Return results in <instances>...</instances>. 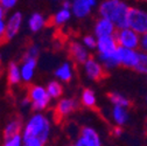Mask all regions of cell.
<instances>
[{"label": "cell", "mask_w": 147, "mask_h": 146, "mask_svg": "<svg viewBox=\"0 0 147 146\" xmlns=\"http://www.w3.org/2000/svg\"><path fill=\"white\" fill-rule=\"evenodd\" d=\"M130 8L131 7L124 0H104L99 5L98 12L100 18L111 20L117 29H121L128 27L127 16Z\"/></svg>", "instance_id": "obj_1"}, {"label": "cell", "mask_w": 147, "mask_h": 146, "mask_svg": "<svg viewBox=\"0 0 147 146\" xmlns=\"http://www.w3.org/2000/svg\"><path fill=\"white\" fill-rule=\"evenodd\" d=\"M51 131L50 120L41 112H36L29 117L22 129V138H38L47 144Z\"/></svg>", "instance_id": "obj_2"}, {"label": "cell", "mask_w": 147, "mask_h": 146, "mask_svg": "<svg viewBox=\"0 0 147 146\" xmlns=\"http://www.w3.org/2000/svg\"><path fill=\"white\" fill-rule=\"evenodd\" d=\"M28 97L32 101V109L36 112H41L48 107L51 97L49 96L47 88L42 85H32L28 91Z\"/></svg>", "instance_id": "obj_3"}, {"label": "cell", "mask_w": 147, "mask_h": 146, "mask_svg": "<svg viewBox=\"0 0 147 146\" xmlns=\"http://www.w3.org/2000/svg\"><path fill=\"white\" fill-rule=\"evenodd\" d=\"M128 28L133 29L139 35L147 33V12L139 7H131L127 16Z\"/></svg>", "instance_id": "obj_4"}, {"label": "cell", "mask_w": 147, "mask_h": 146, "mask_svg": "<svg viewBox=\"0 0 147 146\" xmlns=\"http://www.w3.org/2000/svg\"><path fill=\"white\" fill-rule=\"evenodd\" d=\"M116 39L119 45V47L124 48H130V49H139L140 48V41H141V35H139L137 32H134L131 28H121L117 29Z\"/></svg>", "instance_id": "obj_5"}, {"label": "cell", "mask_w": 147, "mask_h": 146, "mask_svg": "<svg viewBox=\"0 0 147 146\" xmlns=\"http://www.w3.org/2000/svg\"><path fill=\"white\" fill-rule=\"evenodd\" d=\"M83 68L86 77L91 81H99L105 76V68L98 59L89 57L83 64Z\"/></svg>", "instance_id": "obj_6"}, {"label": "cell", "mask_w": 147, "mask_h": 146, "mask_svg": "<svg viewBox=\"0 0 147 146\" xmlns=\"http://www.w3.org/2000/svg\"><path fill=\"white\" fill-rule=\"evenodd\" d=\"M117 54L120 61V66L125 68H130V69H134L137 67L139 61V55H140V51L138 49L118 47Z\"/></svg>", "instance_id": "obj_7"}, {"label": "cell", "mask_w": 147, "mask_h": 146, "mask_svg": "<svg viewBox=\"0 0 147 146\" xmlns=\"http://www.w3.org/2000/svg\"><path fill=\"white\" fill-rule=\"evenodd\" d=\"M97 5V0H72L71 12L77 19H84Z\"/></svg>", "instance_id": "obj_8"}, {"label": "cell", "mask_w": 147, "mask_h": 146, "mask_svg": "<svg viewBox=\"0 0 147 146\" xmlns=\"http://www.w3.org/2000/svg\"><path fill=\"white\" fill-rule=\"evenodd\" d=\"M118 42L115 35L111 36H102L97 38V53L98 55H111L117 53L118 50Z\"/></svg>", "instance_id": "obj_9"}, {"label": "cell", "mask_w": 147, "mask_h": 146, "mask_svg": "<svg viewBox=\"0 0 147 146\" xmlns=\"http://www.w3.org/2000/svg\"><path fill=\"white\" fill-rule=\"evenodd\" d=\"M24 16L20 12H14L6 21V33H5V39L12 40L14 36L19 33L21 26H22Z\"/></svg>", "instance_id": "obj_10"}, {"label": "cell", "mask_w": 147, "mask_h": 146, "mask_svg": "<svg viewBox=\"0 0 147 146\" xmlns=\"http://www.w3.org/2000/svg\"><path fill=\"white\" fill-rule=\"evenodd\" d=\"M117 32L116 25L109 19L105 18H99L95 24L94 33L97 38H102V36H111L115 35Z\"/></svg>", "instance_id": "obj_11"}, {"label": "cell", "mask_w": 147, "mask_h": 146, "mask_svg": "<svg viewBox=\"0 0 147 146\" xmlns=\"http://www.w3.org/2000/svg\"><path fill=\"white\" fill-rule=\"evenodd\" d=\"M69 51H70V55H71L72 60L80 64H84L85 61L90 57L89 56V49L82 42H78V41H74L70 43Z\"/></svg>", "instance_id": "obj_12"}, {"label": "cell", "mask_w": 147, "mask_h": 146, "mask_svg": "<svg viewBox=\"0 0 147 146\" xmlns=\"http://www.w3.org/2000/svg\"><path fill=\"white\" fill-rule=\"evenodd\" d=\"M80 137L88 146H103L102 138L96 129L91 126H83L80 132Z\"/></svg>", "instance_id": "obj_13"}, {"label": "cell", "mask_w": 147, "mask_h": 146, "mask_svg": "<svg viewBox=\"0 0 147 146\" xmlns=\"http://www.w3.org/2000/svg\"><path fill=\"white\" fill-rule=\"evenodd\" d=\"M78 107V102L74 98H61L56 105V115L60 118L68 117Z\"/></svg>", "instance_id": "obj_14"}, {"label": "cell", "mask_w": 147, "mask_h": 146, "mask_svg": "<svg viewBox=\"0 0 147 146\" xmlns=\"http://www.w3.org/2000/svg\"><path fill=\"white\" fill-rule=\"evenodd\" d=\"M36 62H38V59H32V57H25L24 56L22 63L20 66L21 77H22L24 82L28 83V82H30L33 80L35 68H36Z\"/></svg>", "instance_id": "obj_15"}, {"label": "cell", "mask_w": 147, "mask_h": 146, "mask_svg": "<svg viewBox=\"0 0 147 146\" xmlns=\"http://www.w3.org/2000/svg\"><path fill=\"white\" fill-rule=\"evenodd\" d=\"M111 118L117 126H123L127 124L128 119H130V114H128L127 107L113 105L111 110Z\"/></svg>", "instance_id": "obj_16"}, {"label": "cell", "mask_w": 147, "mask_h": 146, "mask_svg": "<svg viewBox=\"0 0 147 146\" xmlns=\"http://www.w3.org/2000/svg\"><path fill=\"white\" fill-rule=\"evenodd\" d=\"M46 18L41 14V13H33L29 19L27 21L28 28L30 29V32L33 33H38L39 30H41L45 26H46Z\"/></svg>", "instance_id": "obj_17"}, {"label": "cell", "mask_w": 147, "mask_h": 146, "mask_svg": "<svg viewBox=\"0 0 147 146\" xmlns=\"http://www.w3.org/2000/svg\"><path fill=\"white\" fill-rule=\"evenodd\" d=\"M55 76H56L61 82H69L74 76V70L69 62L62 63L56 70H55Z\"/></svg>", "instance_id": "obj_18"}, {"label": "cell", "mask_w": 147, "mask_h": 146, "mask_svg": "<svg viewBox=\"0 0 147 146\" xmlns=\"http://www.w3.org/2000/svg\"><path fill=\"white\" fill-rule=\"evenodd\" d=\"M7 80L8 83L12 85H15L18 83H20L22 81L21 77V69L20 66L15 63V62H11L8 66V70H7Z\"/></svg>", "instance_id": "obj_19"}, {"label": "cell", "mask_w": 147, "mask_h": 146, "mask_svg": "<svg viewBox=\"0 0 147 146\" xmlns=\"http://www.w3.org/2000/svg\"><path fill=\"white\" fill-rule=\"evenodd\" d=\"M97 59L103 64V67L107 70H111L113 68H117L120 66V61L118 57V54H111V55H98Z\"/></svg>", "instance_id": "obj_20"}, {"label": "cell", "mask_w": 147, "mask_h": 146, "mask_svg": "<svg viewBox=\"0 0 147 146\" xmlns=\"http://www.w3.org/2000/svg\"><path fill=\"white\" fill-rule=\"evenodd\" d=\"M72 15V12L71 9H68V8H61L60 11H57L56 13H55L51 18V21L55 26H62L64 24H67L69 20H70V18Z\"/></svg>", "instance_id": "obj_21"}, {"label": "cell", "mask_w": 147, "mask_h": 146, "mask_svg": "<svg viewBox=\"0 0 147 146\" xmlns=\"http://www.w3.org/2000/svg\"><path fill=\"white\" fill-rule=\"evenodd\" d=\"M22 129L24 127L21 125V122L18 120V119H13V120L8 122L6 124V126L4 127V137L7 138V137L19 135L22 132Z\"/></svg>", "instance_id": "obj_22"}, {"label": "cell", "mask_w": 147, "mask_h": 146, "mask_svg": "<svg viewBox=\"0 0 147 146\" xmlns=\"http://www.w3.org/2000/svg\"><path fill=\"white\" fill-rule=\"evenodd\" d=\"M81 103L85 107H95L97 104V97L94 90L84 89L81 95Z\"/></svg>", "instance_id": "obj_23"}, {"label": "cell", "mask_w": 147, "mask_h": 146, "mask_svg": "<svg viewBox=\"0 0 147 146\" xmlns=\"http://www.w3.org/2000/svg\"><path fill=\"white\" fill-rule=\"evenodd\" d=\"M47 91L49 96L51 97V99H57L62 96L63 94V88L61 85V83L59 81H51L47 84Z\"/></svg>", "instance_id": "obj_24"}, {"label": "cell", "mask_w": 147, "mask_h": 146, "mask_svg": "<svg viewBox=\"0 0 147 146\" xmlns=\"http://www.w3.org/2000/svg\"><path fill=\"white\" fill-rule=\"evenodd\" d=\"M109 99L112 103V105H119V106L128 107L131 104L130 99H128L126 96H124L123 94H119V93H110L109 94Z\"/></svg>", "instance_id": "obj_25"}, {"label": "cell", "mask_w": 147, "mask_h": 146, "mask_svg": "<svg viewBox=\"0 0 147 146\" xmlns=\"http://www.w3.org/2000/svg\"><path fill=\"white\" fill-rule=\"evenodd\" d=\"M134 70L147 76V53L146 51H140L139 61H138V64L134 68Z\"/></svg>", "instance_id": "obj_26"}, {"label": "cell", "mask_w": 147, "mask_h": 146, "mask_svg": "<svg viewBox=\"0 0 147 146\" xmlns=\"http://www.w3.org/2000/svg\"><path fill=\"white\" fill-rule=\"evenodd\" d=\"M3 146H24L22 135L19 133V135H15V136L5 138Z\"/></svg>", "instance_id": "obj_27"}, {"label": "cell", "mask_w": 147, "mask_h": 146, "mask_svg": "<svg viewBox=\"0 0 147 146\" xmlns=\"http://www.w3.org/2000/svg\"><path fill=\"white\" fill-rule=\"evenodd\" d=\"M82 43L88 49H96L97 48V36L96 35H85L83 38Z\"/></svg>", "instance_id": "obj_28"}, {"label": "cell", "mask_w": 147, "mask_h": 146, "mask_svg": "<svg viewBox=\"0 0 147 146\" xmlns=\"http://www.w3.org/2000/svg\"><path fill=\"white\" fill-rule=\"evenodd\" d=\"M39 54H40V48L36 45H32V46H29L27 48L24 56L25 57H32V59H38Z\"/></svg>", "instance_id": "obj_29"}, {"label": "cell", "mask_w": 147, "mask_h": 146, "mask_svg": "<svg viewBox=\"0 0 147 146\" xmlns=\"http://www.w3.org/2000/svg\"><path fill=\"white\" fill-rule=\"evenodd\" d=\"M5 16V8L0 5V39L5 38V33H6V21L4 20Z\"/></svg>", "instance_id": "obj_30"}, {"label": "cell", "mask_w": 147, "mask_h": 146, "mask_svg": "<svg viewBox=\"0 0 147 146\" xmlns=\"http://www.w3.org/2000/svg\"><path fill=\"white\" fill-rule=\"evenodd\" d=\"M24 146H45L46 144L38 138H22Z\"/></svg>", "instance_id": "obj_31"}, {"label": "cell", "mask_w": 147, "mask_h": 146, "mask_svg": "<svg viewBox=\"0 0 147 146\" xmlns=\"http://www.w3.org/2000/svg\"><path fill=\"white\" fill-rule=\"evenodd\" d=\"M16 4H18V0H1L0 1V5L5 9H12L13 7H15Z\"/></svg>", "instance_id": "obj_32"}, {"label": "cell", "mask_w": 147, "mask_h": 146, "mask_svg": "<svg viewBox=\"0 0 147 146\" xmlns=\"http://www.w3.org/2000/svg\"><path fill=\"white\" fill-rule=\"evenodd\" d=\"M140 49L141 51L147 53V33L141 35V41H140Z\"/></svg>", "instance_id": "obj_33"}, {"label": "cell", "mask_w": 147, "mask_h": 146, "mask_svg": "<svg viewBox=\"0 0 147 146\" xmlns=\"http://www.w3.org/2000/svg\"><path fill=\"white\" fill-rule=\"evenodd\" d=\"M112 133H113V136L115 137H121L123 136V129H121V126H117L116 125V127L113 129V131H112Z\"/></svg>", "instance_id": "obj_34"}, {"label": "cell", "mask_w": 147, "mask_h": 146, "mask_svg": "<svg viewBox=\"0 0 147 146\" xmlns=\"http://www.w3.org/2000/svg\"><path fill=\"white\" fill-rule=\"evenodd\" d=\"M71 146H88V145L84 143V140H83L81 137H78V138L75 140V143H74Z\"/></svg>", "instance_id": "obj_35"}, {"label": "cell", "mask_w": 147, "mask_h": 146, "mask_svg": "<svg viewBox=\"0 0 147 146\" xmlns=\"http://www.w3.org/2000/svg\"><path fill=\"white\" fill-rule=\"evenodd\" d=\"M29 105H32V101H30V98L27 96V97H25V98L21 101V106L27 107V106H29Z\"/></svg>", "instance_id": "obj_36"}, {"label": "cell", "mask_w": 147, "mask_h": 146, "mask_svg": "<svg viewBox=\"0 0 147 146\" xmlns=\"http://www.w3.org/2000/svg\"><path fill=\"white\" fill-rule=\"evenodd\" d=\"M62 7H63V8L71 9V3L69 1V0H63V3H62Z\"/></svg>", "instance_id": "obj_37"}, {"label": "cell", "mask_w": 147, "mask_h": 146, "mask_svg": "<svg viewBox=\"0 0 147 146\" xmlns=\"http://www.w3.org/2000/svg\"><path fill=\"white\" fill-rule=\"evenodd\" d=\"M146 103H147V96H146Z\"/></svg>", "instance_id": "obj_38"}, {"label": "cell", "mask_w": 147, "mask_h": 146, "mask_svg": "<svg viewBox=\"0 0 147 146\" xmlns=\"http://www.w3.org/2000/svg\"><path fill=\"white\" fill-rule=\"evenodd\" d=\"M0 1H1V0H0Z\"/></svg>", "instance_id": "obj_39"}, {"label": "cell", "mask_w": 147, "mask_h": 146, "mask_svg": "<svg viewBox=\"0 0 147 146\" xmlns=\"http://www.w3.org/2000/svg\"><path fill=\"white\" fill-rule=\"evenodd\" d=\"M146 1H147V0H146Z\"/></svg>", "instance_id": "obj_40"}]
</instances>
